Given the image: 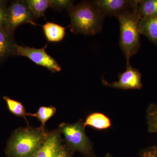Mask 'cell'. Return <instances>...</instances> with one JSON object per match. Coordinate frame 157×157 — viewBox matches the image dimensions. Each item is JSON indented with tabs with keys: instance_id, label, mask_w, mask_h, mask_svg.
<instances>
[{
	"instance_id": "d6986e66",
	"label": "cell",
	"mask_w": 157,
	"mask_h": 157,
	"mask_svg": "<svg viewBox=\"0 0 157 157\" xmlns=\"http://www.w3.org/2000/svg\"><path fill=\"white\" fill-rule=\"evenodd\" d=\"M7 1L0 0V30L7 29Z\"/></svg>"
},
{
	"instance_id": "7402d4cb",
	"label": "cell",
	"mask_w": 157,
	"mask_h": 157,
	"mask_svg": "<svg viewBox=\"0 0 157 157\" xmlns=\"http://www.w3.org/2000/svg\"><path fill=\"white\" fill-rule=\"evenodd\" d=\"M74 152L70 150L66 144H62L56 157H73Z\"/></svg>"
},
{
	"instance_id": "4fadbf2b",
	"label": "cell",
	"mask_w": 157,
	"mask_h": 157,
	"mask_svg": "<svg viewBox=\"0 0 157 157\" xmlns=\"http://www.w3.org/2000/svg\"><path fill=\"white\" fill-rule=\"evenodd\" d=\"M46 39L50 42H59L63 39L66 28L53 22H48L42 25Z\"/></svg>"
},
{
	"instance_id": "9c48e42d",
	"label": "cell",
	"mask_w": 157,
	"mask_h": 157,
	"mask_svg": "<svg viewBox=\"0 0 157 157\" xmlns=\"http://www.w3.org/2000/svg\"><path fill=\"white\" fill-rule=\"evenodd\" d=\"M61 134L59 130L48 133L45 142L32 157H56L63 141Z\"/></svg>"
},
{
	"instance_id": "9a60e30c",
	"label": "cell",
	"mask_w": 157,
	"mask_h": 157,
	"mask_svg": "<svg viewBox=\"0 0 157 157\" xmlns=\"http://www.w3.org/2000/svg\"><path fill=\"white\" fill-rule=\"evenodd\" d=\"M27 5L34 17L45 16V11L51 7V0H26Z\"/></svg>"
},
{
	"instance_id": "8fae6325",
	"label": "cell",
	"mask_w": 157,
	"mask_h": 157,
	"mask_svg": "<svg viewBox=\"0 0 157 157\" xmlns=\"http://www.w3.org/2000/svg\"><path fill=\"white\" fill-rule=\"evenodd\" d=\"M139 28L141 35H144L151 42L157 45V16L140 18Z\"/></svg>"
},
{
	"instance_id": "5bb4252c",
	"label": "cell",
	"mask_w": 157,
	"mask_h": 157,
	"mask_svg": "<svg viewBox=\"0 0 157 157\" xmlns=\"http://www.w3.org/2000/svg\"><path fill=\"white\" fill-rule=\"evenodd\" d=\"M135 12L140 18L157 16V0H137Z\"/></svg>"
},
{
	"instance_id": "7a4b0ae2",
	"label": "cell",
	"mask_w": 157,
	"mask_h": 157,
	"mask_svg": "<svg viewBox=\"0 0 157 157\" xmlns=\"http://www.w3.org/2000/svg\"><path fill=\"white\" fill-rule=\"evenodd\" d=\"M71 31L74 34L93 36L102 30L104 16L91 2L83 1L68 10Z\"/></svg>"
},
{
	"instance_id": "44dd1931",
	"label": "cell",
	"mask_w": 157,
	"mask_h": 157,
	"mask_svg": "<svg viewBox=\"0 0 157 157\" xmlns=\"http://www.w3.org/2000/svg\"><path fill=\"white\" fill-rule=\"evenodd\" d=\"M140 157H157V147L151 146L141 150Z\"/></svg>"
},
{
	"instance_id": "ba28073f",
	"label": "cell",
	"mask_w": 157,
	"mask_h": 157,
	"mask_svg": "<svg viewBox=\"0 0 157 157\" xmlns=\"http://www.w3.org/2000/svg\"><path fill=\"white\" fill-rule=\"evenodd\" d=\"M141 74L137 69L132 67L130 61L126 62V70L118 75V81L110 83L102 79V83L108 87L121 90H140L143 85Z\"/></svg>"
},
{
	"instance_id": "52a82bcc",
	"label": "cell",
	"mask_w": 157,
	"mask_h": 157,
	"mask_svg": "<svg viewBox=\"0 0 157 157\" xmlns=\"http://www.w3.org/2000/svg\"><path fill=\"white\" fill-rule=\"evenodd\" d=\"M91 2L104 17H117L130 11L135 12L137 0H95Z\"/></svg>"
},
{
	"instance_id": "ffe728a7",
	"label": "cell",
	"mask_w": 157,
	"mask_h": 157,
	"mask_svg": "<svg viewBox=\"0 0 157 157\" xmlns=\"http://www.w3.org/2000/svg\"><path fill=\"white\" fill-rule=\"evenodd\" d=\"M73 4L74 2L70 0H51V8L56 10L67 9L68 11L74 6Z\"/></svg>"
},
{
	"instance_id": "3957f363",
	"label": "cell",
	"mask_w": 157,
	"mask_h": 157,
	"mask_svg": "<svg viewBox=\"0 0 157 157\" xmlns=\"http://www.w3.org/2000/svg\"><path fill=\"white\" fill-rule=\"evenodd\" d=\"M120 24V47L127 62L138 52L140 48L139 23L140 18L135 11H130L117 17Z\"/></svg>"
},
{
	"instance_id": "30bf717a",
	"label": "cell",
	"mask_w": 157,
	"mask_h": 157,
	"mask_svg": "<svg viewBox=\"0 0 157 157\" xmlns=\"http://www.w3.org/2000/svg\"><path fill=\"white\" fill-rule=\"evenodd\" d=\"M16 44L14 33L8 29L0 30V63L14 55Z\"/></svg>"
},
{
	"instance_id": "ac0fdd59",
	"label": "cell",
	"mask_w": 157,
	"mask_h": 157,
	"mask_svg": "<svg viewBox=\"0 0 157 157\" xmlns=\"http://www.w3.org/2000/svg\"><path fill=\"white\" fill-rule=\"evenodd\" d=\"M147 131L150 133H157V104L149 105L146 111Z\"/></svg>"
},
{
	"instance_id": "603a6c76",
	"label": "cell",
	"mask_w": 157,
	"mask_h": 157,
	"mask_svg": "<svg viewBox=\"0 0 157 157\" xmlns=\"http://www.w3.org/2000/svg\"><path fill=\"white\" fill-rule=\"evenodd\" d=\"M96 157H97L96 156ZM105 157H113L112 156V155H111L109 153H107V154H106V156H105Z\"/></svg>"
},
{
	"instance_id": "5b68a950",
	"label": "cell",
	"mask_w": 157,
	"mask_h": 157,
	"mask_svg": "<svg viewBox=\"0 0 157 157\" xmlns=\"http://www.w3.org/2000/svg\"><path fill=\"white\" fill-rule=\"evenodd\" d=\"M14 55L28 58L36 64L46 68L52 73L59 72L62 70L58 63L46 52L44 48H32L16 43Z\"/></svg>"
},
{
	"instance_id": "6da1fadb",
	"label": "cell",
	"mask_w": 157,
	"mask_h": 157,
	"mask_svg": "<svg viewBox=\"0 0 157 157\" xmlns=\"http://www.w3.org/2000/svg\"><path fill=\"white\" fill-rule=\"evenodd\" d=\"M48 133L41 128L27 127L16 130L9 139L8 157H32L45 142Z\"/></svg>"
},
{
	"instance_id": "2e32d148",
	"label": "cell",
	"mask_w": 157,
	"mask_h": 157,
	"mask_svg": "<svg viewBox=\"0 0 157 157\" xmlns=\"http://www.w3.org/2000/svg\"><path fill=\"white\" fill-rule=\"evenodd\" d=\"M56 109L53 106L41 107L35 113H28L27 116L36 118L41 122V127L45 129V123L56 113Z\"/></svg>"
},
{
	"instance_id": "e0dca14e",
	"label": "cell",
	"mask_w": 157,
	"mask_h": 157,
	"mask_svg": "<svg viewBox=\"0 0 157 157\" xmlns=\"http://www.w3.org/2000/svg\"><path fill=\"white\" fill-rule=\"evenodd\" d=\"M3 98L6 101L9 111L12 114L19 117L24 118L26 121L28 123L26 118L28 113L26 112L25 108L21 103L6 96L3 97Z\"/></svg>"
},
{
	"instance_id": "277c9868",
	"label": "cell",
	"mask_w": 157,
	"mask_h": 157,
	"mask_svg": "<svg viewBox=\"0 0 157 157\" xmlns=\"http://www.w3.org/2000/svg\"><path fill=\"white\" fill-rule=\"evenodd\" d=\"M64 137L65 144L75 152L78 151L85 157H96L92 144L85 132L82 121L74 124L62 123L59 129Z\"/></svg>"
},
{
	"instance_id": "8992f818",
	"label": "cell",
	"mask_w": 157,
	"mask_h": 157,
	"mask_svg": "<svg viewBox=\"0 0 157 157\" xmlns=\"http://www.w3.org/2000/svg\"><path fill=\"white\" fill-rule=\"evenodd\" d=\"M7 29L14 33L19 26L25 24L39 25L33 21L34 17L25 1L17 0L11 2L7 9Z\"/></svg>"
},
{
	"instance_id": "7c38bea8",
	"label": "cell",
	"mask_w": 157,
	"mask_h": 157,
	"mask_svg": "<svg viewBox=\"0 0 157 157\" xmlns=\"http://www.w3.org/2000/svg\"><path fill=\"white\" fill-rule=\"evenodd\" d=\"M83 127L90 126L96 129L101 130H107L112 126L111 121L109 117L99 112H94L90 113L82 122Z\"/></svg>"
}]
</instances>
